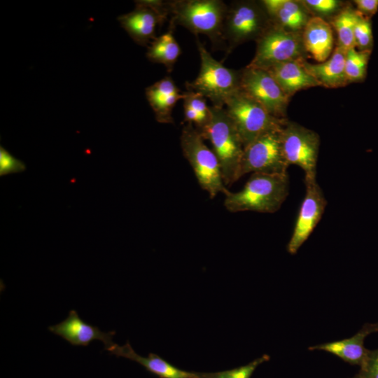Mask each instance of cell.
I'll return each instance as SVG.
<instances>
[{
	"mask_svg": "<svg viewBox=\"0 0 378 378\" xmlns=\"http://www.w3.org/2000/svg\"><path fill=\"white\" fill-rule=\"evenodd\" d=\"M289 192V178L286 173H252L243 188L225 194L224 206L230 212L251 211L274 213Z\"/></svg>",
	"mask_w": 378,
	"mask_h": 378,
	"instance_id": "6da1fadb",
	"label": "cell"
},
{
	"mask_svg": "<svg viewBox=\"0 0 378 378\" xmlns=\"http://www.w3.org/2000/svg\"><path fill=\"white\" fill-rule=\"evenodd\" d=\"M209 140L220 163L224 185L230 186L239 179L244 146L239 133L224 107L210 106V118L199 132Z\"/></svg>",
	"mask_w": 378,
	"mask_h": 378,
	"instance_id": "7a4b0ae2",
	"label": "cell"
},
{
	"mask_svg": "<svg viewBox=\"0 0 378 378\" xmlns=\"http://www.w3.org/2000/svg\"><path fill=\"white\" fill-rule=\"evenodd\" d=\"M169 26L181 25L190 32L204 34L213 46L225 45L223 27L227 6L221 0L168 1Z\"/></svg>",
	"mask_w": 378,
	"mask_h": 378,
	"instance_id": "3957f363",
	"label": "cell"
},
{
	"mask_svg": "<svg viewBox=\"0 0 378 378\" xmlns=\"http://www.w3.org/2000/svg\"><path fill=\"white\" fill-rule=\"evenodd\" d=\"M196 41L200 72L195 80L186 83V88L209 99L212 106L224 107L226 101L241 89V70L225 67L211 56L198 38Z\"/></svg>",
	"mask_w": 378,
	"mask_h": 378,
	"instance_id": "277c9868",
	"label": "cell"
},
{
	"mask_svg": "<svg viewBox=\"0 0 378 378\" xmlns=\"http://www.w3.org/2000/svg\"><path fill=\"white\" fill-rule=\"evenodd\" d=\"M261 1H233L227 6L223 27L225 57L238 46L256 41L272 25Z\"/></svg>",
	"mask_w": 378,
	"mask_h": 378,
	"instance_id": "5b68a950",
	"label": "cell"
},
{
	"mask_svg": "<svg viewBox=\"0 0 378 378\" xmlns=\"http://www.w3.org/2000/svg\"><path fill=\"white\" fill-rule=\"evenodd\" d=\"M180 141L183 154L190 163L199 185L210 198L219 192L225 194L228 190L223 181L218 160L193 125L187 123L183 127Z\"/></svg>",
	"mask_w": 378,
	"mask_h": 378,
	"instance_id": "8992f818",
	"label": "cell"
},
{
	"mask_svg": "<svg viewBox=\"0 0 378 378\" xmlns=\"http://www.w3.org/2000/svg\"><path fill=\"white\" fill-rule=\"evenodd\" d=\"M224 108L239 133L244 148L262 133L282 127L288 120L272 116L241 89L226 101Z\"/></svg>",
	"mask_w": 378,
	"mask_h": 378,
	"instance_id": "52a82bcc",
	"label": "cell"
},
{
	"mask_svg": "<svg viewBox=\"0 0 378 378\" xmlns=\"http://www.w3.org/2000/svg\"><path fill=\"white\" fill-rule=\"evenodd\" d=\"M255 55L248 66L265 69L290 60L306 59L302 32L289 31L272 24L255 41Z\"/></svg>",
	"mask_w": 378,
	"mask_h": 378,
	"instance_id": "ba28073f",
	"label": "cell"
},
{
	"mask_svg": "<svg viewBox=\"0 0 378 378\" xmlns=\"http://www.w3.org/2000/svg\"><path fill=\"white\" fill-rule=\"evenodd\" d=\"M283 126L262 133L244 148L239 178L248 173L287 172L289 165L284 154L281 138Z\"/></svg>",
	"mask_w": 378,
	"mask_h": 378,
	"instance_id": "9c48e42d",
	"label": "cell"
},
{
	"mask_svg": "<svg viewBox=\"0 0 378 378\" xmlns=\"http://www.w3.org/2000/svg\"><path fill=\"white\" fill-rule=\"evenodd\" d=\"M281 138L288 165L295 164L304 172V178H316L319 153V135L295 122L286 120Z\"/></svg>",
	"mask_w": 378,
	"mask_h": 378,
	"instance_id": "30bf717a",
	"label": "cell"
},
{
	"mask_svg": "<svg viewBox=\"0 0 378 378\" xmlns=\"http://www.w3.org/2000/svg\"><path fill=\"white\" fill-rule=\"evenodd\" d=\"M241 70V89L272 116L285 119L290 98L268 71L246 66Z\"/></svg>",
	"mask_w": 378,
	"mask_h": 378,
	"instance_id": "8fae6325",
	"label": "cell"
},
{
	"mask_svg": "<svg viewBox=\"0 0 378 378\" xmlns=\"http://www.w3.org/2000/svg\"><path fill=\"white\" fill-rule=\"evenodd\" d=\"M134 9L118 18L122 27L137 44L147 46L153 41L156 29L169 16L168 1H135Z\"/></svg>",
	"mask_w": 378,
	"mask_h": 378,
	"instance_id": "7c38bea8",
	"label": "cell"
},
{
	"mask_svg": "<svg viewBox=\"0 0 378 378\" xmlns=\"http://www.w3.org/2000/svg\"><path fill=\"white\" fill-rule=\"evenodd\" d=\"M306 191L295 220L293 234L287 244L290 254L297 253L321 220L327 205L323 192L316 178H304Z\"/></svg>",
	"mask_w": 378,
	"mask_h": 378,
	"instance_id": "4fadbf2b",
	"label": "cell"
},
{
	"mask_svg": "<svg viewBox=\"0 0 378 378\" xmlns=\"http://www.w3.org/2000/svg\"><path fill=\"white\" fill-rule=\"evenodd\" d=\"M48 330L73 346H87L98 340L104 344L106 350L114 344L112 339L115 334V331L102 332L98 327L85 323L76 310H71L66 319L48 327Z\"/></svg>",
	"mask_w": 378,
	"mask_h": 378,
	"instance_id": "5bb4252c",
	"label": "cell"
},
{
	"mask_svg": "<svg viewBox=\"0 0 378 378\" xmlns=\"http://www.w3.org/2000/svg\"><path fill=\"white\" fill-rule=\"evenodd\" d=\"M376 332H378V321L365 323L351 337L312 346L308 349L324 351L351 365L360 366L369 351L364 346L365 340L368 335Z\"/></svg>",
	"mask_w": 378,
	"mask_h": 378,
	"instance_id": "9a60e30c",
	"label": "cell"
},
{
	"mask_svg": "<svg viewBox=\"0 0 378 378\" xmlns=\"http://www.w3.org/2000/svg\"><path fill=\"white\" fill-rule=\"evenodd\" d=\"M146 97L156 120L160 123H174L172 111L176 103L183 99L181 93L171 76H165L146 89Z\"/></svg>",
	"mask_w": 378,
	"mask_h": 378,
	"instance_id": "2e32d148",
	"label": "cell"
},
{
	"mask_svg": "<svg viewBox=\"0 0 378 378\" xmlns=\"http://www.w3.org/2000/svg\"><path fill=\"white\" fill-rule=\"evenodd\" d=\"M272 24L302 32L312 17L301 0H262Z\"/></svg>",
	"mask_w": 378,
	"mask_h": 378,
	"instance_id": "e0dca14e",
	"label": "cell"
},
{
	"mask_svg": "<svg viewBox=\"0 0 378 378\" xmlns=\"http://www.w3.org/2000/svg\"><path fill=\"white\" fill-rule=\"evenodd\" d=\"M302 60L279 62L265 69L290 99L300 90L320 86L304 67Z\"/></svg>",
	"mask_w": 378,
	"mask_h": 378,
	"instance_id": "ac0fdd59",
	"label": "cell"
},
{
	"mask_svg": "<svg viewBox=\"0 0 378 378\" xmlns=\"http://www.w3.org/2000/svg\"><path fill=\"white\" fill-rule=\"evenodd\" d=\"M111 354L136 361L150 373L159 378H198L197 372L183 370L157 354L150 353L147 357L137 354L129 342L123 346L114 343L106 349Z\"/></svg>",
	"mask_w": 378,
	"mask_h": 378,
	"instance_id": "d6986e66",
	"label": "cell"
},
{
	"mask_svg": "<svg viewBox=\"0 0 378 378\" xmlns=\"http://www.w3.org/2000/svg\"><path fill=\"white\" fill-rule=\"evenodd\" d=\"M307 55L318 62L328 59L334 50L333 29L328 21L312 16L302 31Z\"/></svg>",
	"mask_w": 378,
	"mask_h": 378,
	"instance_id": "ffe728a7",
	"label": "cell"
},
{
	"mask_svg": "<svg viewBox=\"0 0 378 378\" xmlns=\"http://www.w3.org/2000/svg\"><path fill=\"white\" fill-rule=\"evenodd\" d=\"M346 51L336 45L331 55L326 61L312 64L303 59L302 64L320 86L327 88L344 87L349 83L345 73Z\"/></svg>",
	"mask_w": 378,
	"mask_h": 378,
	"instance_id": "44dd1931",
	"label": "cell"
},
{
	"mask_svg": "<svg viewBox=\"0 0 378 378\" xmlns=\"http://www.w3.org/2000/svg\"><path fill=\"white\" fill-rule=\"evenodd\" d=\"M174 27L169 26L167 32L151 41L146 52L148 60L163 64L169 72H172L181 54V47L174 36Z\"/></svg>",
	"mask_w": 378,
	"mask_h": 378,
	"instance_id": "7402d4cb",
	"label": "cell"
},
{
	"mask_svg": "<svg viewBox=\"0 0 378 378\" xmlns=\"http://www.w3.org/2000/svg\"><path fill=\"white\" fill-rule=\"evenodd\" d=\"M358 13L351 6L346 5L329 21L337 36V45L346 50L356 48L354 27Z\"/></svg>",
	"mask_w": 378,
	"mask_h": 378,
	"instance_id": "603a6c76",
	"label": "cell"
},
{
	"mask_svg": "<svg viewBox=\"0 0 378 378\" xmlns=\"http://www.w3.org/2000/svg\"><path fill=\"white\" fill-rule=\"evenodd\" d=\"M370 52V50H356V48L346 51L345 73L349 83L359 82L365 78Z\"/></svg>",
	"mask_w": 378,
	"mask_h": 378,
	"instance_id": "cb8c5ba5",
	"label": "cell"
},
{
	"mask_svg": "<svg viewBox=\"0 0 378 378\" xmlns=\"http://www.w3.org/2000/svg\"><path fill=\"white\" fill-rule=\"evenodd\" d=\"M270 359L269 355L264 354L251 363L236 368L216 372H197L198 378H251L258 366Z\"/></svg>",
	"mask_w": 378,
	"mask_h": 378,
	"instance_id": "d4e9b609",
	"label": "cell"
},
{
	"mask_svg": "<svg viewBox=\"0 0 378 378\" xmlns=\"http://www.w3.org/2000/svg\"><path fill=\"white\" fill-rule=\"evenodd\" d=\"M312 16L326 20L338 13L346 4L339 0H301Z\"/></svg>",
	"mask_w": 378,
	"mask_h": 378,
	"instance_id": "484cf974",
	"label": "cell"
},
{
	"mask_svg": "<svg viewBox=\"0 0 378 378\" xmlns=\"http://www.w3.org/2000/svg\"><path fill=\"white\" fill-rule=\"evenodd\" d=\"M354 40L359 50L371 51L373 43L371 22L359 13L354 27Z\"/></svg>",
	"mask_w": 378,
	"mask_h": 378,
	"instance_id": "4316f807",
	"label": "cell"
},
{
	"mask_svg": "<svg viewBox=\"0 0 378 378\" xmlns=\"http://www.w3.org/2000/svg\"><path fill=\"white\" fill-rule=\"evenodd\" d=\"M26 169L25 164L13 157L4 147H0V176L22 172Z\"/></svg>",
	"mask_w": 378,
	"mask_h": 378,
	"instance_id": "83f0119b",
	"label": "cell"
},
{
	"mask_svg": "<svg viewBox=\"0 0 378 378\" xmlns=\"http://www.w3.org/2000/svg\"><path fill=\"white\" fill-rule=\"evenodd\" d=\"M358 372L364 378H378V349L369 350Z\"/></svg>",
	"mask_w": 378,
	"mask_h": 378,
	"instance_id": "f1b7e54d",
	"label": "cell"
},
{
	"mask_svg": "<svg viewBox=\"0 0 378 378\" xmlns=\"http://www.w3.org/2000/svg\"><path fill=\"white\" fill-rule=\"evenodd\" d=\"M184 92L183 104L189 105L200 114H210V106L207 105L206 99L203 95L189 90Z\"/></svg>",
	"mask_w": 378,
	"mask_h": 378,
	"instance_id": "f546056e",
	"label": "cell"
},
{
	"mask_svg": "<svg viewBox=\"0 0 378 378\" xmlns=\"http://www.w3.org/2000/svg\"><path fill=\"white\" fill-rule=\"evenodd\" d=\"M356 10L363 17L369 19L378 10V0H355Z\"/></svg>",
	"mask_w": 378,
	"mask_h": 378,
	"instance_id": "4dcf8cb0",
	"label": "cell"
},
{
	"mask_svg": "<svg viewBox=\"0 0 378 378\" xmlns=\"http://www.w3.org/2000/svg\"><path fill=\"white\" fill-rule=\"evenodd\" d=\"M352 378H364L363 376H361L359 373H358L356 375H355Z\"/></svg>",
	"mask_w": 378,
	"mask_h": 378,
	"instance_id": "1f68e13d",
	"label": "cell"
}]
</instances>
